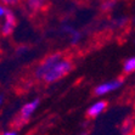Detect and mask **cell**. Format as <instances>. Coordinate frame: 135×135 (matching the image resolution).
Returning a JSON list of instances; mask_svg holds the SVG:
<instances>
[{"mask_svg": "<svg viewBox=\"0 0 135 135\" xmlns=\"http://www.w3.org/2000/svg\"><path fill=\"white\" fill-rule=\"evenodd\" d=\"M74 68L73 61L61 51L47 54L35 66L33 77L43 84H55L67 77Z\"/></svg>", "mask_w": 135, "mask_h": 135, "instance_id": "1", "label": "cell"}, {"mask_svg": "<svg viewBox=\"0 0 135 135\" xmlns=\"http://www.w3.org/2000/svg\"><path fill=\"white\" fill-rule=\"evenodd\" d=\"M39 105H40V99L39 98H35L31 101H27L25 105H22L18 114L15 118V122H13L16 128L22 127L23 124H26V123L28 122L32 118V116L35 113V111L38 110Z\"/></svg>", "mask_w": 135, "mask_h": 135, "instance_id": "2", "label": "cell"}, {"mask_svg": "<svg viewBox=\"0 0 135 135\" xmlns=\"http://www.w3.org/2000/svg\"><path fill=\"white\" fill-rule=\"evenodd\" d=\"M124 84V80L123 78H113L110 80H106V82H102L94 89V94L99 98H102V96H106L108 94H112L114 91L119 90L120 88Z\"/></svg>", "mask_w": 135, "mask_h": 135, "instance_id": "3", "label": "cell"}, {"mask_svg": "<svg viewBox=\"0 0 135 135\" xmlns=\"http://www.w3.org/2000/svg\"><path fill=\"white\" fill-rule=\"evenodd\" d=\"M16 27H17V17L12 10L7 9L5 16L3 17L1 25H0V34L3 37H9L13 33Z\"/></svg>", "mask_w": 135, "mask_h": 135, "instance_id": "4", "label": "cell"}, {"mask_svg": "<svg viewBox=\"0 0 135 135\" xmlns=\"http://www.w3.org/2000/svg\"><path fill=\"white\" fill-rule=\"evenodd\" d=\"M60 32L68 37L69 44L73 45V46L79 44L80 40H82V32L77 29L75 27H73L72 25H69V23H62L60 27Z\"/></svg>", "mask_w": 135, "mask_h": 135, "instance_id": "5", "label": "cell"}, {"mask_svg": "<svg viewBox=\"0 0 135 135\" xmlns=\"http://www.w3.org/2000/svg\"><path fill=\"white\" fill-rule=\"evenodd\" d=\"M106 108H107V101L96 100L95 102H93L89 106L88 111H86V114H88L89 118H96L100 114H102L106 111Z\"/></svg>", "mask_w": 135, "mask_h": 135, "instance_id": "6", "label": "cell"}, {"mask_svg": "<svg viewBox=\"0 0 135 135\" xmlns=\"http://www.w3.org/2000/svg\"><path fill=\"white\" fill-rule=\"evenodd\" d=\"M49 0H23L25 7L31 13H39L47 6Z\"/></svg>", "mask_w": 135, "mask_h": 135, "instance_id": "7", "label": "cell"}, {"mask_svg": "<svg viewBox=\"0 0 135 135\" xmlns=\"http://www.w3.org/2000/svg\"><path fill=\"white\" fill-rule=\"evenodd\" d=\"M122 135H135V117H127L119 126Z\"/></svg>", "mask_w": 135, "mask_h": 135, "instance_id": "8", "label": "cell"}, {"mask_svg": "<svg viewBox=\"0 0 135 135\" xmlns=\"http://www.w3.org/2000/svg\"><path fill=\"white\" fill-rule=\"evenodd\" d=\"M127 23H128V17L118 16V17H114L108 22V27H110V29H122L127 26Z\"/></svg>", "mask_w": 135, "mask_h": 135, "instance_id": "9", "label": "cell"}, {"mask_svg": "<svg viewBox=\"0 0 135 135\" xmlns=\"http://www.w3.org/2000/svg\"><path fill=\"white\" fill-rule=\"evenodd\" d=\"M123 72L126 74H132L135 73V56L128 57L124 62H123Z\"/></svg>", "mask_w": 135, "mask_h": 135, "instance_id": "10", "label": "cell"}, {"mask_svg": "<svg viewBox=\"0 0 135 135\" xmlns=\"http://www.w3.org/2000/svg\"><path fill=\"white\" fill-rule=\"evenodd\" d=\"M117 6V0H101L100 10L102 12H110Z\"/></svg>", "mask_w": 135, "mask_h": 135, "instance_id": "11", "label": "cell"}, {"mask_svg": "<svg viewBox=\"0 0 135 135\" xmlns=\"http://www.w3.org/2000/svg\"><path fill=\"white\" fill-rule=\"evenodd\" d=\"M0 3L4 4L5 6L7 7H11V6H16L21 3V0H0Z\"/></svg>", "mask_w": 135, "mask_h": 135, "instance_id": "12", "label": "cell"}, {"mask_svg": "<svg viewBox=\"0 0 135 135\" xmlns=\"http://www.w3.org/2000/svg\"><path fill=\"white\" fill-rule=\"evenodd\" d=\"M7 9H9V7H7V6H5L4 4H1V3H0V20H3V17H4V16H5V13H6Z\"/></svg>", "mask_w": 135, "mask_h": 135, "instance_id": "13", "label": "cell"}, {"mask_svg": "<svg viewBox=\"0 0 135 135\" xmlns=\"http://www.w3.org/2000/svg\"><path fill=\"white\" fill-rule=\"evenodd\" d=\"M0 135H18V134H17V132H16V130H13V129H9V130L3 132Z\"/></svg>", "mask_w": 135, "mask_h": 135, "instance_id": "14", "label": "cell"}, {"mask_svg": "<svg viewBox=\"0 0 135 135\" xmlns=\"http://www.w3.org/2000/svg\"><path fill=\"white\" fill-rule=\"evenodd\" d=\"M3 104H4V95L0 94V107L3 106Z\"/></svg>", "mask_w": 135, "mask_h": 135, "instance_id": "15", "label": "cell"}, {"mask_svg": "<svg viewBox=\"0 0 135 135\" xmlns=\"http://www.w3.org/2000/svg\"><path fill=\"white\" fill-rule=\"evenodd\" d=\"M134 22H135V17H134Z\"/></svg>", "mask_w": 135, "mask_h": 135, "instance_id": "16", "label": "cell"}]
</instances>
